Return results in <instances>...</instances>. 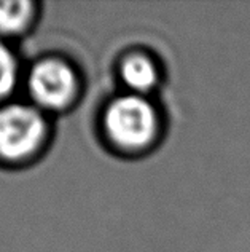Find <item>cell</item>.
<instances>
[{"mask_svg":"<svg viewBox=\"0 0 250 252\" xmlns=\"http://www.w3.org/2000/svg\"><path fill=\"white\" fill-rule=\"evenodd\" d=\"M123 80L129 88L137 91H147L156 83V70L150 59L134 55L124 61L121 67Z\"/></svg>","mask_w":250,"mask_h":252,"instance_id":"4","label":"cell"},{"mask_svg":"<svg viewBox=\"0 0 250 252\" xmlns=\"http://www.w3.org/2000/svg\"><path fill=\"white\" fill-rule=\"evenodd\" d=\"M45 122L28 105H6L0 109V157L19 160L30 155L42 142Z\"/></svg>","mask_w":250,"mask_h":252,"instance_id":"2","label":"cell"},{"mask_svg":"<svg viewBox=\"0 0 250 252\" xmlns=\"http://www.w3.org/2000/svg\"><path fill=\"white\" fill-rule=\"evenodd\" d=\"M30 15V2H0V32L15 34L24 29Z\"/></svg>","mask_w":250,"mask_h":252,"instance_id":"5","label":"cell"},{"mask_svg":"<svg viewBox=\"0 0 250 252\" xmlns=\"http://www.w3.org/2000/svg\"><path fill=\"white\" fill-rule=\"evenodd\" d=\"M16 82V61L11 51L0 42V97L6 96Z\"/></svg>","mask_w":250,"mask_h":252,"instance_id":"6","label":"cell"},{"mask_svg":"<svg viewBox=\"0 0 250 252\" xmlns=\"http://www.w3.org/2000/svg\"><path fill=\"white\" fill-rule=\"evenodd\" d=\"M105 129L121 147H143L155 134V110L139 96L118 97L105 112Z\"/></svg>","mask_w":250,"mask_h":252,"instance_id":"1","label":"cell"},{"mask_svg":"<svg viewBox=\"0 0 250 252\" xmlns=\"http://www.w3.org/2000/svg\"><path fill=\"white\" fill-rule=\"evenodd\" d=\"M75 74L61 61H43L32 69L29 90L35 101L48 109L64 107L75 94Z\"/></svg>","mask_w":250,"mask_h":252,"instance_id":"3","label":"cell"}]
</instances>
